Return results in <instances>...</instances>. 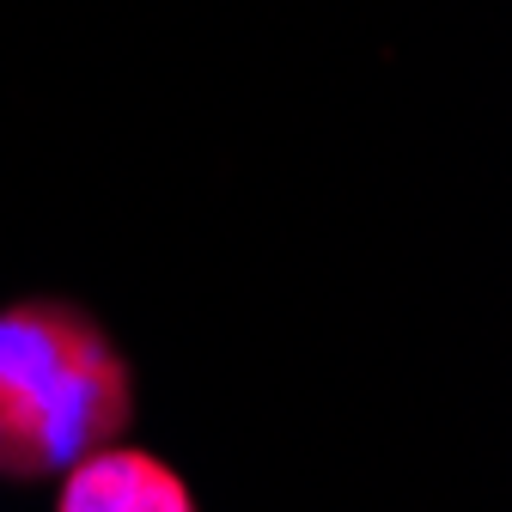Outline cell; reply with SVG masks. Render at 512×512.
I'll list each match as a JSON object with an SVG mask.
<instances>
[{"mask_svg": "<svg viewBox=\"0 0 512 512\" xmlns=\"http://www.w3.org/2000/svg\"><path fill=\"white\" fill-rule=\"evenodd\" d=\"M135 415V372L86 311L25 299L0 311V476L43 482L116 445Z\"/></svg>", "mask_w": 512, "mask_h": 512, "instance_id": "obj_1", "label": "cell"}, {"mask_svg": "<svg viewBox=\"0 0 512 512\" xmlns=\"http://www.w3.org/2000/svg\"><path fill=\"white\" fill-rule=\"evenodd\" d=\"M55 512H196L189 482L135 445H98L61 470Z\"/></svg>", "mask_w": 512, "mask_h": 512, "instance_id": "obj_2", "label": "cell"}]
</instances>
